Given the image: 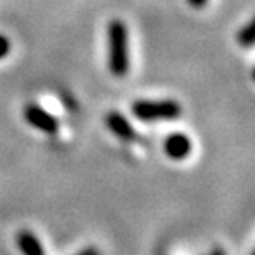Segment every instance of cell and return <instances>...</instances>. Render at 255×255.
<instances>
[{
  "instance_id": "cell-1",
  "label": "cell",
  "mask_w": 255,
  "mask_h": 255,
  "mask_svg": "<svg viewBox=\"0 0 255 255\" xmlns=\"http://www.w3.org/2000/svg\"><path fill=\"white\" fill-rule=\"evenodd\" d=\"M108 68L115 76H125L129 71V35L123 20L108 23Z\"/></svg>"
},
{
  "instance_id": "cell-2",
  "label": "cell",
  "mask_w": 255,
  "mask_h": 255,
  "mask_svg": "<svg viewBox=\"0 0 255 255\" xmlns=\"http://www.w3.org/2000/svg\"><path fill=\"white\" fill-rule=\"evenodd\" d=\"M131 113L141 121H172L182 115V106L176 100H139L132 103Z\"/></svg>"
},
{
  "instance_id": "cell-3",
  "label": "cell",
  "mask_w": 255,
  "mask_h": 255,
  "mask_svg": "<svg viewBox=\"0 0 255 255\" xmlns=\"http://www.w3.org/2000/svg\"><path fill=\"white\" fill-rule=\"evenodd\" d=\"M23 118L30 126H33L35 129H38L42 132H47V134H55L60 128L58 120L55 118L50 111H47L45 108L35 103H30L25 106Z\"/></svg>"
},
{
  "instance_id": "cell-4",
  "label": "cell",
  "mask_w": 255,
  "mask_h": 255,
  "mask_svg": "<svg viewBox=\"0 0 255 255\" xmlns=\"http://www.w3.org/2000/svg\"><path fill=\"white\" fill-rule=\"evenodd\" d=\"M105 125L116 137H120L123 141H134L137 136L136 129L129 123V120L125 115H121L120 111H110V113H106Z\"/></svg>"
},
{
  "instance_id": "cell-5",
  "label": "cell",
  "mask_w": 255,
  "mask_h": 255,
  "mask_svg": "<svg viewBox=\"0 0 255 255\" xmlns=\"http://www.w3.org/2000/svg\"><path fill=\"white\" fill-rule=\"evenodd\" d=\"M164 151L166 154L174 161H182L191 154L192 151V141L182 132H174L167 136L164 141Z\"/></svg>"
},
{
  "instance_id": "cell-6",
  "label": "cell",
  "mask_w": 255,
  "mask_h": 255,
  "mask_svg": "<svg viewBox=\"0 0 255 255\" xmlns=\"http://www.w3.org/2000/svg\"><path fill=\"white\" fill-rule=\"evenodd\" d=\"M17 246L23 255H47L40 239L32 231H27V229H23V231L17 234Z\"/></svg>"
},
{
  "instance_id": "cell-7",
  "label": "cell",
  "mask_w": 255,
  "mask_h": 255,
  "mask_svg": "<svg viewBox=\"0 0 255 255\" xmlns=\"http://www.w3.org/2000/svg\"><path fill=\"white\" fill-rule=\"evenodd\" d=\"M254 22H249L246 27H242L237 33V42L239 45L246 48H251L254 45Z\"/></svg>"
},
{
  "instance_id": "cell-8",
  "label": "cell",
  "mask_w": 255,
  "mask_h": 255,
  "mask_svg": "<svg viewBox=\"0 0 255 255\" xmlns=\"http://www.w3.org/2000/svg\"><path fill=\"white\" fill-rule=\"evenodd\" d=\"M8 52H10V42H8V38L5 37V35L0 33V60L7 57Z\"/></svg>"
},
{
  "instance_id": "cell-9",
  "label": "cell",
  "mask_w": 255,
  "mask_h": 255,
  "mask_svg": "<svg viewBox=\"0 0 255 255\" xmlns=\"http://www.w3.org/2000/svg\"><path fill=\"white\" fill-rule=\"evenodd\" d=\"M209 0H187V3L191 5V7L194 8H202V7H206Z\"/></svg>"
},
{
  "instance_id": "cell-10",
  "label": "cell",
  "mask_w": 255,
  "mask_h": 255,
  "mask_svg": "<svg viewBox=\"0 0 255 255\" xmlns=\"http://www.w3.org/2000/svg\"><path fill=\"white\" fill-rule=\"evenodd\" d=\"M76 255H101L98 249H95V247H86L83 249V251H80Z\"/></svg>"
},
{
  "instance_id": "cell-11",
  "label": "cell",
  "mask_w": 255,
  "mask_h": 255,
  "mask_svg": "<svg viewBox=\"0 0 255 255\" xmlns=\"http://www.w3.org/2000/svg\"><path fill=\"white\" fill-rule=\"evenodd\" d=\"M211 255H226V254H224L222 251H214V252H212Z\"/></svg>"
}]
</instances>
